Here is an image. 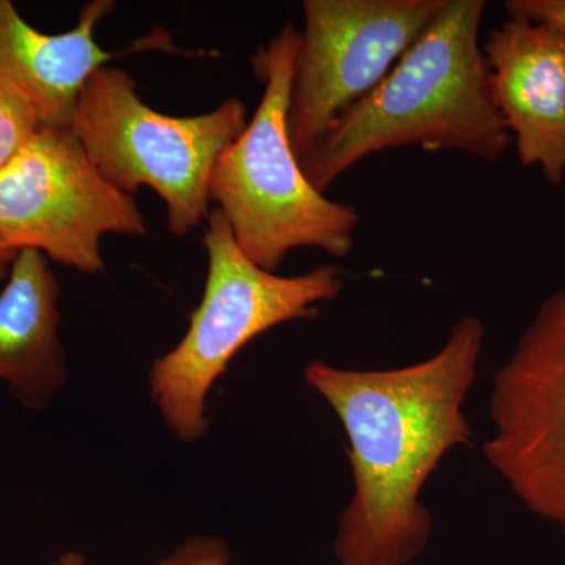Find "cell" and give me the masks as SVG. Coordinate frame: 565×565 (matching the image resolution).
Masks as SVG:
<instances>
[{
  "label": "cell",
  "mask_w": 565,
  "mask_h": 565,
  "mask_svg": "<svg viewBox=\"0 0 565 565\" xmlns=\"http://www.w3.org/2000/svg\"><path fill=\"white\" fill-rule=\"evenodd\" d=\"M114 9L111 0H93L76 28L51 35L32 28L10 0H0V79L31 102L44 128L71 126L85 85L117 55L95 39Z\"/></svg>",
  "instance_id": "obj_10"
},
{
  "label": "cell",
  "mask_w": 565,
  "mask_h": 565,
  "mask_svg": "<svg viewBox=\"0 0 565 565\" xmlns=\"http://www.w3.org/2000/svg\"><path fill=\"white\" fill-rule=\"evenodd\" d=\"M490 93L525 167L565 177V29L511 17L482 43Z\"/></svg>",
  "instance_id": "obj_9"
},
{
  "label": "cell",
  "mask_w": 565,
  "mask_h": 565,
  "mask_svg": "<svg viewBox=\"0 0 565 565\" xmlns=\"http://www.w3.org/2000/svg\"><path fill=\"white\" fill-rule=\"evenodd\" d=\"M107 234L145 236L139 204L99 172L71 126H41L0 169V239L102 274Z\"/></svg>",
  "instance_id": "obj_6"
},
{
  "label": "cell",
  "mask_w": 565,
  "mask_h": 565,
  "mask_svg": "<svg viewBox=\"0 0 565 565\" xmlns=\"http://www.w3.org/2000/svg\"><path fill=\"white\" fill-rule=\"evenodd\" d=\"M206 221L202 302L180 343L150 370L152 401L182 441L200 440L207 433V394L245 345L281 323L318 318L319 305L338 299L345 285L337 264L294 277L269 273L241 250L221 211L210 212Z\"/></svg>",
  "instance_id": "obj_4"
},
{
  "label": "cell",
  "mask_w": 565,
  "mask_h": 565,
  "mask_svg": "<svg viewBox=\"0 0 565 565\" xmlns=\"http://www.w3.org/2000/svg\"><path fill=\"white\" fill-rule=\"evenodd\" d=\"M300 32L288 22L252 55L264 85L262 102L243 134L222 152L210 199L228 222L241 250L275 273L288 253L319 248L333 258L352 252L360 215L311 184L289 139L294 65Z\"/></svg>",
  "instance_id": "obj_3"
},
{
  "label": "cell",
  "mask_w": 565,
  "mask_h": 565,
  "mask_svg": "<svg viewBox=\"0 0 565 565\" xmlns=\"http://www.w3.org/2000/svg\"><path fill=\"white\" fill-rule=\"evenodd\" d=\"M504 9L511 17L548 22L565 29V0H509Z\"/></svg>",
  "instance_id": "obj_14"
},
{
  "label": "cell",
  "mask_w": 565,
  "mask_h": 565,
  "mask_svg": "<svg viewBox=\"0 0 565 565\" xmlns=\"http://www.w3.org/2000/svg\"><path fill=\"white\" fill-rule=\"evenodd\" d=\"M17 253L0 239V280H6L9 277L10 267L17 258Z\"/></svg>",
  "instance_id": "obj_15"
},
{
  "label": "cell",
  "mask_w": 565,
  "mask_h": 565,
  "mask_svg": "<svg viewBox=\"0 0 565 565\" xmlns=\"http://www.w3.org/2000/svg\"><path fill=\"white\" fill-rule=\"evenodd\" d=\"M40 128V117L31 102L0 79V169L21 151Z\"/></svg>",
  "instance_id": "obj_12"
},
{
  "label": "cell",
  "mask_w": 565,
  "mask_h": 565,
  "mask_svg": "<svg viewBox=\"0 0 565 565\" xmlns=\"http://www.w3.org/2000/svg\"><path fill=\"white\" fill-rule=\"evenodd\" d=\"M51 565H88V563L81 553L68 552L63 553V555L57 557Z\"/></svg>",
  "instance_id": "obj_16"
},
{
  "label": "cell",
  "mask_w": 565,
  "mask_h": 565,
  "mask_svg": "<svg viewBox=\"0 0 565 565\" xmlns=\"http://www.w3.org/2000/svg\"><path fill=\"white\" fill-rule=\"evenodd\" d=\"M486 329L463 316L437 353L392 370L313 360L305 382L348 437L353 493L338 520L340 565H408L433 534L422 492L448 452L470 445L463 404L478 377Z\"/></svg>",
  "instance_id": "obj_1"
},
{
  "label": "cell",
  "mask_w": 565,
  "mask_h": 565,
  "mask_svg": "<svg viewBox=\"0 0 565 565\" xmlns=\"http://www.w3.org/2000/svg\"><path fill=\"white\" fill-rule=\"evenodd\" d=\"M57 277L46 256L22 248L0 291V381L28 407H46L68 379L58 337Z\"/></svg>",
  "instance_id": "obj_11"
},
{
  "label": "cell",
  "mask_w": 565,
  "mask_h": 565,
  "mask_svg": "<svg viewBox=\"0 0 565 565\" xmlns=\"http://www.w3.org/2000/svg\"><path fill=\"white\" fill-rule=\"evenodd\" d=\"M484 11V0H446L385 79L300 158L319 192L394 148L459 151L486 162L504 154L512 137L494 107L479 43Z\"/></svg>",
  "instance_id": "obj_2"
},
{
  "label": "cell",
  "mask_w": 565,
  "mask_h": 565,
  "mask_svg": "<svg viewBox=\"0 0 565 565\" xmlns=\"http://www.w3.org/2000/svg\"><path fill=\"white\" fill-rule=\"evenodd\" d=\"M446 0H305L288 111L307 154L337 118L385 79Z\"/></svg>",
  "instance_id": "obj_7"
},
{
  "label": "cell",
  "mask_w": 565,
  "mask_h": 565,
  "mask_svg": "<svg viewBox=\"0 0 565 565\" xmlns=\"http://www.w3.org/2000/svg\"><path fill=\"white\" fill-rule=\"evenodd\" d=\"M490 467L527 511L565 534V288L548 297L497 371Z\"/></svg>",
  "instance_id": "obj_8"
},
{
  "label": "cell",
  "mask_w": 565,
  "mask_h": 565,
  "mask_svg": "<svg viewBox=\"0 0 565 565\" xmlns=\"http://www.w3.org/2000/svg\"><path fill=\"white\" fill-rule=\"evenodd\" d=\"M247 122L237 98L195 117L161 114L141 102L131 74L107 65L82 90L71 129L111 184L131 196L152 189L170 232L185 236L210 215L212 170Z\"/></svg>",
  "instance_id": "obj_5"
},
{
  "label": "cell",
  "mask_w": 565,
  "mask_h": 565,
  "mask_svg": "<svg viewBox=\"0 0 565 565\" xmlns=\"http://www.w3.org/2000/svg\"><path fill=\"white\" fill-rule=\"evenodd\" d=\"M230 561L232 552L222 539L195 535L172 555L163 557L159 565H230Z\"/></svg>",
  "instance_id": "obj_13"
}]
</instances>
